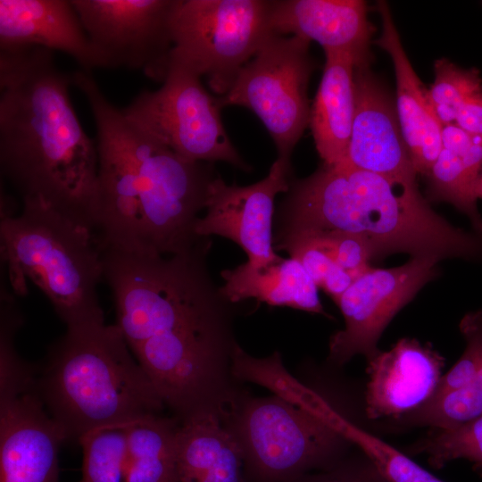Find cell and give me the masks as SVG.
<instances>
[{
  "mask_svg": "<svg viewBox=\"0 0 482 482\" xmlns=\"http://www.w3.org/2000/svg\"><path fill=\"white\" fill-rule=\"evenodd\" d=\"M210 237L179 254L103 252L116 325L163 402L182 419L211 408L229 347L228 305L212 281Z\"/></svg>",
  "mask_w": 482,
  "mask_h": 482,
  "instance_id": "6da1fadb",
  "label": "cell"
},
{
  "mask_svg": "<svg viewBox=\"0 0 482 482\" xmlns=\"http://www.w3.org/2000/svg\"><path fill=\"white\" fill-rule=\"evenodd\" d=\"M71 85L49 49L0 50L1 175L22 199H42L92 229L97 148L72 107Z\"/></svg>",
  "mask_w": 482,
  "mask_h": 482,
  "instance_id": "7a4b0ae2",
  "label": "cell"
},
{
  "mask_svg": "<svg viewBox=\"0 0 482 482\" xmlns=\"http://www.w3.org/2000/svg\"><path fill=\"white\" fill-rule=\"evenodd\" d=\"M278 218L276 240L341 231L366 242L374 259L397 252L440 260L482 257V236L448 223L418 187L342 162L322 163L311 176L291 179Z\"/></svg>",
  "mask_w": 482,
  "mask_h": 482,
  "instance_id": "3957f363",
  "label": "cell"
},
{
  "mask_svg": "<svg viewBox=\"0 0 482 482\" xmlns=\"http://www.w3.org/2000/svg\"><path fill=\"white\" fill-rule=\"evenodd\" d=\"M37 382L47 411L75 442L93 429L158 414L165 404L120 328L104 321L67 327Z\"/></svg>",
  "mask_w": 482,
  "mask_h": 482,
  "instance_id": "277c9868",
  "label": "cell"
},
{
  "mask_svg": "<svg viewBox=\"0 0 482 482\" xmlns=\"http://www.w3.org/2000/svg\"><path fill=\"white\" fill-rule=\"evenodd\" d=\"M72 86L86 97L95 123L106 129L130 165L137 205V253L179 254L204 237L195 226L205 208L213 162L187 159L127 119L105 97L91 72L71 74Z\"/></svg>",
  "mask_w": 482,
  "mask_h": 482,
  "instance_id": "5b68a950",
  "label": "cell"
},
{
  "mask_svg": "<svg viewBox=\"0 0 482 482\" xmlns=\"http://www.w3.org/2000/svg\"><path fill=\"white\" fill-rule=\"evenodd\" d=\"M20 214L1 210V259L12 292L31 280L67 327L104 321L97 286L103 251L94 231L39 198H24Z\"/></svg>",
  "mask_w": 482,
  "mask_h": 482,
  "instance_id": "8992f818",
  "label": "cell"
},
{
  "mask_svg": "<svg viewBox=\"0 0 482 482\" xmlns=\"http://www.w3.org/2000/svg\"><path fill=\"white\" fill-rule=\"evenodd\" d=\"M268 0H177L170 54L207 78L220 96L275 34Z\"/></svg>",
  "mask_w": 482,
  "mask_h": 482,
  "instance_id": "52a82bcc",
  "label": "cell"
},
{
  "mask_svg": "<svg viewBox=\"0 0 482 482\" xmlns=\"http://www.w3.org/2000/svg\"><path fill=\"white\" fill-rule=\"evenodd\" d=\"M236 435L254 471L270 480L297 478L339 461L345 437L296 394L247 402Z\"/></svg>",
  "mask_w": 482,
  "mask_h": 482,
  "instance_id": "ba28073f",
  "label": "cell"
},
{
  "mask_svg": "<svg viewBox=\"0 0 482 482\" xmlns=\"http://www.w3.org/2000/svg\"><path fill=\"white\" fill-rule=\"evenodd\" d=\"M201 76L170 54L165 78L156 90H144L121 109L124 116L181 156L198 162L221 161L240 170L251 167L228 136L218 97Z\"/></svg>",
  "mask_w": 482,
  "mask_h": 482,
  "instance_id": "9c48e42d",
  "label": "cell"
},
{
  "mask_svg": "<svg viewBox=\"0 0 482 482\" xmlns=\"http://www.w3.org/2000/svg\"><path fill=\"white\" fill-rule=\"evenodd\" d=\"M309 41L273 34L241 69L230 89L218 97L221 108L251 110L272 137L278 158L291 162L295 145L309 126L308 84L315 69Z\"/></svg>",
  "mask_w": 482,
  "mask_h": 482,
  "instance_id": "30bf717a",
  "label": "cell"
},
{
  "mask_svg": "<svg viewBox=\"0 0 482 482\" xmlns=\"http://www.w3.org/2000/svg\"><path fill=\"white\" fill-rule=\"evenodd\" d=\"M67 441L47 411L32 367L0 358V482H60L58 453Z\"/></svg>",
  "mask_w": 482,
  "mask_h": 482,
  "instance_id": "8fae6325",
  "label": "cell"
},
{
  "mask_svg": "<svg viewBox=\"0 0 482 482\" xmlns=\"http://www.w3.org/2000/svg\"><path fill=\"white\" fill-rule=\"evenodd\" d=\"M104 69L142 71L162 82L177 0H71Z\"/></svg>",
  "mask_w": 482,
  "mask_h": 482,
  "instance_id": "7c38bea8",
  "label": "cell"
},
{
  "mask_svg": "<svg viewBox=\"0 0 482 482\" xmlns=\"http://www.w3.org/2000/svg\"><path fill=\"white\" fill-rule=\"evenodd\" d=\"M439 260L412 256L399 267L371 268L355 278L337 303L345 326L331 337L328 359L338 365L358 354L372 359L380 351L378 342L386 327L435 278Z\"/></svg>",
  "mask_w": 482,
  "mask_h": 482,
  "instance_id": "4fadbf2b",
  "label": "cell"
},
{
  "mask_svg": "<svg viewBox=\"0 0 482 482\" xmlns=\"http://www.w3.org/2000/svg\"><path fill=\"white\" fill-rule=\"evenodd\" d=\"M291 179V162L279 158L264 179L249 186L227 185L216 176L208 188L206 214L195 223V234L230 239L245 252L246 262L254 267L279 261L282 257L273 250L274 201L278 194L287 192Z\"/></svg>",
  "mask_w": 482,
  "mask_h": 482,
  "instance_id": "5bb4252c",
  "label": "cell"
},
{
  "mask_svg": "<svg viewBox=\"0 0 482 482\" xmlns=\"http://www.w3.org/2000/svg\"><path fill=\"white\" fill-rule=\"evenodd\" d=\"M370 63L354 67V117L342 163L418 187V173L401 130L395 105L371 72Z\"/></svg>",
  "mask_w": 482,
  "mask_h": 482,
  "instance_id": "9a60e30c",
  "label": "cell"
},
{
  "mask_svg": "<svg viewBox=\"0 0 482 482\" xmlns=\"http://www.w3.org/2000/svg\"><path fill=\"white\" fill-rule=\"evenodd\" d=\"M445 359L428 345L402 338L368 361L366 414L398 419L424 404L436 391Z\"/></svg>",
  "mask_w": 482,
  "mask_h": 482,
  "instance_id": "2e32d148",
  "label": "cell"
},
{
  "mask_svg": "<svg viewBox=\"0 0 482 482\" xmlns=\"http://www.w3.org/2000/svg\"><path fill=\"white\" fill-rule=\"evenodd\" d=\"M270 21L275 34L315 41L324 51L352 55L357 64L370 62L373 27L364 1L273 0Z\"/></svg>",
  "mask_w": 482,
  "mask_h": 482,
  "instance_id": "e0dca14e",
  "label": "cell"
},
{
  "mask_svg": "<svg viewBox=\"0 0 482 482\" xmlns=\"http://www.w3.org/2000/svg\"><path fill=\"white\" fill-rule=\"evenodd\" d=\"M61 51L91 72L104 69L71 0H0V50Z\"/></svg>",
  "mask_w": 482,
  "mask_h": 482,
  "instance_id": "ac0fdd59",
  "label": "cell"
},
{
  "mask_svg": "<svg viewBox=\"0 0 482 482\" xmlns=\"http://www.w3.org/2000/svg\"><path fill=\"white\" fill-rule=\"evenodd\" d=\"M377 8L382 30L375 43L391 57L396 79V113L412 165L427 177L441 150L443 125L403 47L387 4Z\"/></svg>",
  "mask_w": 482,
  "mask_h": 482,
  "instance_id": "d6986e66",
  "label": "cell"
},
{
  "mask_svg": "<svg viewBox=\"0 0 482 482\" xmlns=\"http://www.w3.org/2000/svg\"><path fill=\"white\" fill-rule=\"evenodd\" d=\"M245 459L236 434L212 409L183 420L178 434V482H245Z\"/></svg>",
  "mask_w": 482,
  "mask_h": 482,
  "instance_id": "ffe728a7",
  "label": "cell"
},
{
  "mask_svg": "<svg viewBox=\"0 0 482 482\" xmlns=\"http://www.w3.org/2000/svg\"><path fill=\"white\" fill-rule=\"evenodd\" d=\"M325 65L310 122L316 149L323 163L345 160L355 110L353 72L355 59L345 53L324 51Z\"/></svg>",
  "mask_w": 482,
  "mask_h": 482,
  "instance_id": "44dd1931",
  "label": "cell"
},
{
  "mask_svg": "<svg viewBox=\"0 0 482 482\" xmlns=\"http://www.w3.org/2000/svg\"><path fill=\"white\" fill-rule=\"evenodd\" d=\"M224 284L220 287L231 303L253 298L271 306H287L327 315L318 294V287L301 262L281 258L264 267L247 262L221 272Z\"/></svg>",
  "mask_w": 482,
  "mask_h": 482,
  "instance_id": "7402d4cb",
  "label": "cell"
},
{
  "mask_svg": "<svg viewBox=\"0 0 482 482\" xmlns=\"http://www.w3.org/2000/svg\"><path fill=\"white\" fill-rule=\"evenodd\" d=\"M179 428L159 414L127 426V482H178Z\"/></svg>",
  "mask_w": 482,
  "mask_h": 482,
  "instance_id": "603a6c76",
  "label": "cell"
},
{
  "mask_svg": "<svg viewBox=\"0 0 482 482\" xmlns=\"http://www.w3.org/2000/svg\"><path fill=\"white\" fill-rule=\"evenodd\" d=\"M332 425L361 450L388 482H444L405 453L335 411Z\"/></svg>",
  "mask_w": 482,
  "mask_h": 482,
  "instance_id": "cb8c5ba5",
  "label": "cell"
},
{
  "mask_svg": "<svg viewBox=\"0 0 482 482\" xmlns=\"http://www.w3.org/2000/svg\"><path fill=\"white\" fill-rule=\"evenodd\" d=\"M482 417V369L463 386L429 399L395 420L403 426L451 429Z\"/></svg>",
  "mask_w": 482,
  "mask_h": 482,
  "instance_id": "d4e9b609",
  "label": "cell"
},
{
  "mask_svg": "<svg viewBox=\"0 0 482 482\" xmlns=\"http://www.w3.org/2000/svg\"><path fill=\"white\" fill-rule=\"evenodd\" d=\"M127 426L96 428L78 440L80 482H127Z\"/></svg>",
  "mask_w": 482,
  "mask_h": 482,
  "instance_id": "484cf974",
  "label": "cell"
},
{
  "mask_svg": "<svg viewBox=\"0 0 482 482\" xmlns=\"http://www.w3.org/2000/svg\"><path fill=\"white\" fill-rule=\"evenodd\" d=\"M409 452L425 454L435 469H441L456 459H465L482 474V417L455 428H432Z\"/></svg>",
  "mask_w": 482,
  "mask_h": 482,
  "instance_id": "4316f807",
  "label": "cell"
},
{
  "mask_svg": "<svg viewBox=\"0 0 482 482\" xmlns=\"http://www.w3.org/2000/svg\"><path fill=\"white\" fill-rule=\"evenodd\" d=\"M435 79L428 89V97L440 123H454L461 104L482 91V79L477 69H464L447 59L434 64Z\"/></svg>",
  "mask_w": 482,
  "mask_h": 482,
  "instance_id": "83f0119b",
  "label": "cell"
},
{
  "mask_svg": "<svg viewBox=\"0 0 482 482\" xmlns=\"http://www.w3.org/2000/svg\"><path fill=\"white\" fill-rule=\"evenodd\" d=\"M278 250L287 251L298 260L318 287L322 288L337 303L353 279L328 253L304 239L278 243Z\"/></svg>",
  "mask_w": 482,
  "mask_h": 482,
  "instance_id": "f1b7e54d",
  "label": "cell"
},
{
  "mask_svg": "<svg viewBox=\"0 0 482 482\" xmlns=\"http://www.w3.org/2000/svg\"><path fill=\"white\" fill-rule=\"evenodd\" d=\"M291 239L307 240L328 253L354 280L372 267L373 253L361 237L341 231H319L285 238L276 243Z\"/></svg>",
  "mask_w": 482,
  "mask_h": 482,
  "instance_id": "f546056e",
  "label": "cell"
},
{
  "mask_svg": "<svg viewBox=\"0 0 482 482\" xmlns=\"http://www.w3.org/2000/svg\"><path fill=\"white\" fill-rule=\"evenodd\" d=\"M466 347L451 370L444 374L430 399L469 383L482 369V311L467 313L460 323Z\"/></svg>",
  "mask_w": 482,
  "mask_h": 482,
  "instance_id": "4dcf8cb0",
  "label": "cell"
},
{
  "mask_svg": "<svg viewBox=\"0 0 482 482\" xmlns=\"http://www.w3.org/2000/svg\"><path fill=\"white\" fill-rule=\"evenodd\" d=\"M363 455V454H362ZM295 482H388L363 455L351 461H337L320 472L301 476Z\"/></svg>",
  "mask_w": 482,
  "mask_h": 482,
  "instance_id": "1f68e13d",
  "label": "cell"
},
{
  "mask_svg": "<svg viewBox=\"0 0 482 482\" xmlns=\"http://www.w3.org/2000/svg\"><path fill=\"white\" fill-rule=\"evenodd\" d=\"M441 146L458 155L471 174L482 175V137L471 135L454 123L443 126Z\"/></svg>",
  "mask_w": 482,
  "mask_h": 482,
  "instance_id": "d6a6232c",
  "label": "cell"
},
{
  "mask_svg": "<svg viewBox=\"0 0 482 482\" xmlns=\"http://www.w3.org/2000/svg\"><path fill=\"white\" fill-rule=\"evenodd\" d=\"M454 124L462 130L482 137V91L466 100L459 108Z\"/></svg>",
  "mask_w": 482,
  "mask_h": 482,
  "instance_id": "836d02e7",
  "label": "cell"
},
{
  "mask_svg": "<svg viewBox=\"0 0 482 482\" xmlns=\"http://www.w3.org/2000/svg\"><path fill=\"white\" fill-rule=\"evenodd\" d=\"M475 193L477 198H482V175L477 183Z\"/></svg>",
  "mask_w": 482,
  "mask_h": 482,
  "instance_id": "e575fe53",
  "label": "cell"
}]
</instances>
